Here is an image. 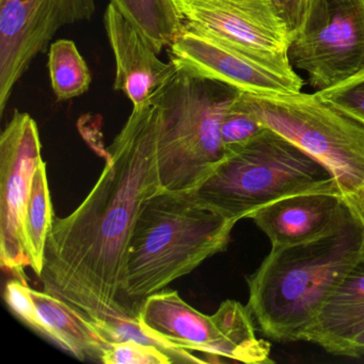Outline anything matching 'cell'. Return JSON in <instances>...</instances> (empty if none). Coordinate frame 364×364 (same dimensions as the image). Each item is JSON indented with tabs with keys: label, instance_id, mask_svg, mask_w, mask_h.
Segmentation results:
<instances>
[{
	"label": "cell",
	"instance_id": "obj_1",
	"mask_svg": "<svg viewBox=\"0 0 364 364\" xmlns=\"http://www.w3.org/2000/svg\"><path fill=\"white\" fill-rule=\"evenodd\" d=\"M107 155L86 199L55 218L39 277L44 291L91 321L125 317L119 296L129 240L144 202L161 191L152 132L138 110Z\"/></svg>",
	"mask_w": 364,
	"mask_h": 364
},
{
	"label": "cell",
	"instance_id": "obj_2",
	"mask_svg": "<svg viewBox=\"0 0 364 364\" xmlns=\"http://www.w3.org/2000/svg\"><path fill=\"white\" fill-rule=\"evenodd\" d=\"M363 253V230L353 214L321 237L272 247L247 277V306L257 328L279 342L304 341L328 297Z\"/></svg>",
	"mask_w": 364,
	"mask_h": 364
},
{
	"label": "cell",
	"instance_id": "obj_3",
	"mask_svg": "<svg viewBox=\"0 0 364 364\" xmlns=\"http://www.w3.org/2000/svg\"><path fill=\"white\" fill-rule=\"evenodd\" d=\"M236 223L191 191H159L148 198L127 248L119 296L123 315L137 318L149 296L225 251Z\"/></svg>",
	"mask_w": 364,
	"mask_h": 364
},
{
	"label": "cell",
	"instance_id": "obj_4",
	"mask_svg": "<svg viewBox=\"0 0 364 364\" xmlns=\"http://www.w3.org/2000/svg\"><path fill=\"white\" fill-rule=\"evenodd\" d=\"M238 92L176 69L146 102L133 107L152 132L161 191H195L223 161L221 122Z\"/></svg>",
	"mask_w": 364,
	"mask_h": 364
},
{
	"label": "cell",
	"instance_id": "obj_5",
	"mask_svg": "<svg viewBox=\"0 0 364 364\" xmlns=\"http://www.w3.org/2000/svg\"><path fill=\"white\" fill-rule=\"evenodd\" d=\"M310 191L343 195L323 164L265 127L249 141L228 149L216 169L191 193L238 223L272 202Z\"/></svg>",
	"mask_w": 364,
	"mask_h": 364
},
{
	"label": "cell",
	"instance_id": "obj_6",
	"mask_svg": "<svg viewBox=\"0 0 364 364\" xmlns=\"http://www.w3.org/2000/svg\"><path fill=\"white\" fill-rule=\"evenodd\" d=\"M235 103L323 164L343 195L364 186V124L316 93L240 91Z\"/></svg>",
	"mask_w": 364,
	"mask_h": 364
},
{
	"label": "cell",
	"instance_id": "obj_7",
	"mask_svg": "<svg viewBox=\"0 0 364 364\" xmlns=\"http://www.w3.org/2000/svg\"><path fill=\"white\" fill-rule=\"evenodd\" d=\"M289 59L312 88H329L364 67V0H304Z\"/></svg>",
	"mask_w": 364,
	"mask_h": 364
},
{
	"label": "cell",
	"instance_id": "obj_8",
	"mask_svg": "<svg viewBox=\"0 0 364 364\" xmlns=\"http://www.w3.org/2000/svg\"><path fill=\"white\" fill-rule=\"evenodd\" d=\"M41 151L37 123L14 110L0 137V265L24 283L25 268L31 267L25 225Z\"/></svg>",
	"mask_w": 364,
	"mask_h": 364
},
{
	"label": "cell",
	"instance_id": "obj_9",
	"mask_svg": "<svg viewBox=\"0 0 364 364\" xmlns=\"http://www.w3.org/2000/svg\"><path fill=\"white\" fill-rule=\"evenodd\" d=\"M173 4L185 28L278 65H291V31L279 0H173Z\"/></svg>",
	"mask_w": 364,
	"mask_h": 364
},
{
	"label": "cell",
	"instance_id": "obj_10",
	"mask_svg": "<svg viewBox=\"0 0 364 364\" xmlns=\"http://www.w3.org/2000/svg\"><path fill=\"white\" fill-rule=\"evenodd\" d=\"M97 0H0V112L59 29L90 20Z\"/></svg>",
	"mask_w": 364,
	"mask_h": 364
},
{
	"label": "cell",
	"instance_id": "obj_11",
	"mask_svg": "<svg viewBox=\"0 0 364 364\" xmlns=\"http://www.w3.org/2000/svg\"><path fill=\"white\" fill-rule=\"evenodd\" d=\"M169 56L176 69L240 92L296 93L304 86L291 65H278L184 26L169 46Z\"/></svg>",
	"mask_w": 364,
	"mask_h": 364
},
{
	"label": "cell",
	"instance_id": "obj_12",
	"mask_svg": "<svg viewBox=\"0 0 364 364\" xmlns=\"http://www.w3.org/2000/svg\"><path fill=\"white\" fill-rule=\"evenodd\" d=\"M344 196L310 191L272 202L251 215L272 247L309 242L334 231L350 217Z\"/></svg>",
	"mask_w": 364,
	"mask_h": 364
},
{
	"label": "cell",
	"instance_id": "obj_13",
	"mask_svg": "<svg viewBox=\"0 0 364 364\" xmlns=\"http://www.w3.org/2000/svg\"><path fill=\"white\" fill-rule=\"evenodd\" d=\"M104 26L116 61L114 89L124 93L133 107L141 105L176 72V65L164 63L148 40L109 3Z\"/></svg>",
	"mask_w": 364,
	"mask_h": 364
},
{
	"label": "cell",
	"instance_id": "obj_14",
	"mask_svg": "<svg viewBox=\"0 0 364 364\" xmlns=\"http://www.w3.org/2000/svg\"><path fill=\"white\" fill-rule=\"evenodd\" d=\"M140 325L161 342L189 353L225 358V341L214 315H205L182 299L180 294L163 289L149 296L137 316Z\"/></svg>",
	"mask_w": 364,
	"mask_h": 364
},
{
	"label": "cell",
	"instance_id": "obj_15",
	"mask_svg": "<svg viewBox=\"0 0 364 364\" xmlns=\"http://www.w3.org/2000/svg\"><path fill=\"white\" fill-rule=\"evenodd\" d=\"M364 333V253L347 272L304 336L328 353L347 357Z\"/></svg>",
	"mask_w": 364,
	"mask_h": 364
},
{
	"label": "cell",
	"instance_id": "obj_16",
	"mask_svg": "<svg viewBox=\"0 0 364 364\" xmlns=\"http://www.w3.org/2000/svg\"><path fill=\"white\" fill-rule=\"evenodd\" d=\"M38 312V333L82 360L102 363L110 343L84 315L46 291L31 289Z\"/></svg>",
	"mask_w": 364,
	"mask_h": 364
},
{
	"label": "cell",
	"instance_id": "obj_17",
	"mask_svg": "<svg viewBox=\"0 0 364 364\" xmlns=\"http://www.w3.org/2000/svg\"><path fill=\"white\" fill-rule=\"evenodd\" d=\"M148 40L157 54L169 48L183 28L173 0H109Z\"/></svg>",
	"mask_w": 364,
	"mask_h": 364
},
{
	"label": "cell",
	"instance_id": "obj_18",
	"mask_svg": "<svg viewBox=\"0 0 364 364\" xmlns=\"http://www.w3.org/2000/svg\"><path fill=\"white\" fill-rule=\"evenodd\" d=\"M52 198L48 187L46 161H41L33 176L31 199L27 210L26 231L27 249L31 259V269L38 278L42 272L48 234L55 221Z\"/></svg>",
	"mask_w": 364,
	"mask_h": 364
},
{
	"label": "cell",
	"instance_id": "obj_19",
	"mask_svg": "<svg viewBox=\"0 0 364 364\" xmlns=\"http://www.w3.org/2000/svg\"><path fill=\"white\" fill-rule=\"evenodd\" d=\"M48 67L52 89L58 101L75 99L89 90L92 80L90 71L71 40H58L50 46Z\"/></svg>",
	"mask_w": 364,
	"mask_h": 364
},
{
	"label": "cell",
	"instance_id": "obj_20",
	"mask_svg": "<svg viewBox=\"0 0 364 364\" xmlns=\"http://www.w3.org/2000/svg\"><path fill=\"white\" fill-rule=\"evenodd\" d=\"M315 93L326 103L364 124V67L343 82Z\"/></svg>",
	"mask_w": 364,
	"mask_h": 364
},
{
	"label": "cell",
	"instance_id": "obj_21",
	"mask_svg": "<svg viewBox=\"0 0 364 364\" xmlns=\"http://www.w3.org/2000/svg\"><path fill=\"white\" fill-rule=\"evenodd\" d=\"M237 97V95H236ZM265 127L247 110L235 103V99L228 107L221 122V137L225 152L228 149L240 146L252 139Z\"/></svg>",
	"mask_w": 364,
	"mask_h": 364
},
{
	"label": "cell",
	"instance_id": "obj_22",
	"mask_svg": "<svg viewBox=\"0 0 364 364\" xmlns=\"http://www.w3.org/2000/svg\"><path fill=\"white\" fill-rule=\"evenodd\" d=\"M104 364H170L173 360L156 347L137 341L110 345L103 357Z\"/></svg>",
	"mask_w": 364,
	"mask_h": 364
},
{
	"label": "cell",
	"instance_id": "obj_23",
	"mask_svg": "<svg viewBox=\"0 0 364 364\" xmlns=\"http://www.w3.org/2000/svg\"><path fill=\"white\" fill-rule=\"evenodd\" d=\"M5 300L18 319L26 323L33 331H38L37 308L31 295V289L27 283L14 278L8 281L5 287Z\"/></svg>",
	"mask_w": 364,
	"mask_h": 364
},
{
	"label": "cell",
	"instance_id": "obj_24",
	"mask_svg": "<svg viewBox=\"0 0 364 364\" xmlns=\"http://www.w3.org/2000/svg\"><path fill=\"white\" fill-rule=\"evenodd\" d=\"M279 4L293 36L304 20L306 9L304 0H279Z\"/></svg>",
	"mask_w": 364,
	"mask_h": 364
},
{
	"label": "cell",
	"instance_id": "obj_25",
	"mask_svg": "<svg viewBox=\"0 0 364 364\" xmlns=\"http://www.w3.org/2000/svg\"><path fill=\"white\" fill-rule=\"evenodd\" d=\"M344 200L351 214L361 225L364 234V186L360 187L353 193L344 195Z\"/></svg>",
	"mask_w": 364,
	"mask_h": 364
},
{
	"label": "cell",
	"instance_id": "obj_26",
	"mask_svg": "<svg viewBox=\"0 0 364 364\" xmlns=\"http://www.w3.org/2000/svg\"><path fill=\"white\" fill-rule=\"evenodd\" d=\"M364 355V333L355 338L349 348L347 357L359 358Z\"/></svg>",
	"mask_w": 364,
	"mask_h": 364
}]
</instances>
